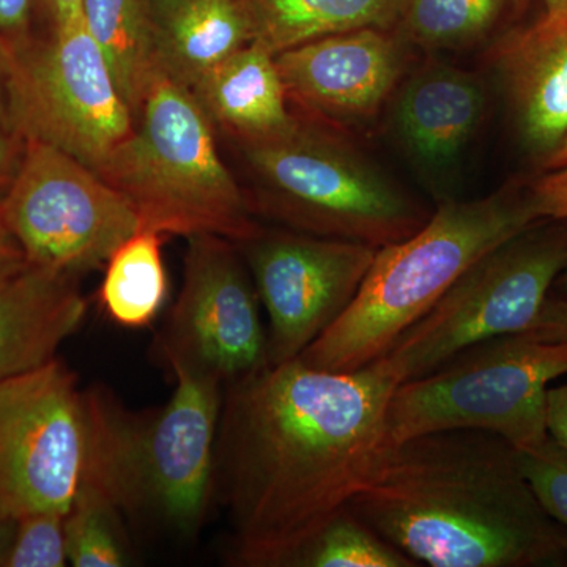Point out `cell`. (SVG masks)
Masks as SVG:
<instances>
[{"label": "cell", "mask_w": 567, "mask_h": 567, "mask_svg": "<svg viewBox=\"0 0 567 567\" xmlns=\"http://www.w3.org/2000/svg\"><path fill=\"white\" fill-rule=\"evenodd\" d=\"M398 386L382 358L350 372L297 358L227 385L215 495L229 514L238 566L284 567L349 506L391 446L388 405Z\"/></svg>", "instance_id": "cell-1"}, {"label": "cell", "mask_w": 567, "mask_h": 567, "mask_svg": "<svg viewBox=\"0 0 567 567\" xmlns=\"http://www.w3.org/2000/svg\"><path fill=\"white\" fill-rule=\"evenodd\" d=\"M349 507L417 566H567L565 528L537 499L520 453L492 432L391 445Z\"/></svg>", "instance_id": "cell-2"}, {"label": "cell", "mask_w": 567, "mask_h": 567, "mask_svg": "<svg viewBox=\"0 0 567 567\" xmlns=\"http://www.w3.org/2000/svg\"><path fill=\"white\" fill-rule=\"evenodd\" d=\"M539 221L529 193L514 186L442 205L415 234L377 249L344 315L298 358L336 372L374 363L476 260Z\"/></svg>", "instance_id": "cell-3"}, {"label": "cell", "mask_w": 567, "mask_h": 567, "mask_svg": "<svg viewBox=\"0 0 567 567\" xmlns=\"http://www.w3.org/2000/svg\"><path fill=\"white\" fill-rule=\"evenodd\" d=\"M95 171L130 200L142 229L237 245L262 230L223 162L207 112L164 70L137 107L132 134Z\"/></svg>", "instance_id": "cell-4"}, {"label": "cell", "mask_w": 567, "mask_h": 567, "mask_svg": "<svg viewBox=\"0 0 567 567\" xmlns=\"http://www.w3.org/2000/svg\"><path fill=\"white\" fill-rule=\"evenodd\" d=\"M563 375L567 342L524 333L487 339L395 388L388 405L390 443L473 429L503 436L520 453L535 450L550 436L548 385Z\"/></svg>", "instance_id": "cell-5"}, {"label": "cell", "mask_w": 567, "mask_h": 567, "mask_svg": "<svg viewBox=\"0 0 567 567\" xmlns=\"http://www.w3.org/2000/svg\"><path fill=\"white\" fill-rule=\"evenodd\" d=\"M262 189V208L293 229L383 248L427 223L398 188L341 141L293 125L238 142Z\"/></svg>", "instance_id": "cell-6"}, {"label": "cell", "mask_w": 567, "mask_h": 567, "mask_svg": "<svg viewBox=\"0 0 567 567\" xmlns=\"http://www.w3.org/2000/svg\"><path fill=\"white\" fill-rule=\"evenodd\" d=\"M566 265V221L533 224L476 260L382 360L401 385L468 347L524 333Z\"/></svg>", "instance_id": "cell-7"}, {"label": "cell", "mask_w": 567, "mask_h": 567, "mask_svg": "<svg viewBox=\"0 0 567 567\" xmlns=\"http://www.w3.org/2000/svg\"><path fill=\"white\" fill-rule=\"evenodd\" d=\"M175 390L152 416L115 409L112 456L123 513L151 514L175 536L203 528L215 494L223 383L169 361Z\"/></svg>", "instance_id": "cell-8"}, {"label": "cell", "mask_w": 567, "mask_h": 567, "mask_svg": "<svg viewBox=\"0 0 567 567\" xmlns=\"http://www.w3.org/2000/svg\"><path fill=\"white\" fill-rule=\"evenodd\" d=\"M10 47L11 132L102 166L132 134L134 115L82 14L55 25L50 40L25 35Z\"/></svg>", "instance_id": "cell-9"}, {"label": "cell", "mask_w": 567, "mask_h": 567, "mask_svg": "<svg viewBox=\"0 0 567 567\" xmlns=\"http://www.w3.org/2000/svg\"><path fill=\"white\" fill-rule=\"evenodd\" d=\"M0 219L31 267L73 278L104 267L142 229L130 200L95 169L39 141H24Z\"/></svg>", "instance_id": "cell-10"}, {"label": "cell", "mask_w": 567, "mask_h": 567, "mask_svg": "<svg viewBox=\"0 0 567 567\" xmlns=\"http://www.w3.org/2000/svg\"><path fill=\"white\" fill-rule=\"evenodd\" d=\"M92 393L54 358L0 382V503L17 517L69 513L87 466Z\"/></svg>", "instance_id": "cell-11"}, {"label": "cell", "mask_w": 567, "mask_h": 567, "mask_svg": "<svg viewBox=\"0 0 567 567\" xmlns=\"http://www.w3.org/2000/svg\"><path fill=\"white\" fill-rule=\"evenodd\" d=\"M259 305L237 244L216 235L189 237L181 295L159 344L164 360L223 385L264 368L268 334Z\"/></svg>", "instance_id": "cell-12"}, {"label": "cell", "mask_w": 567, "mask_h": 567, "mask_svg": "<svg viewBox=\"0 0 567 567\" xmlns=\"http://www.w3.org/2000/svg\"><path fill=\"white\" fill-rule=\"evenodd\" d=\"M270 320L268 364L297 360L357 297L375 246L305 233H264L240 244Z\"/></svg>", "instance_id": "cell-13"}, {"label": "cell", "mask_w": 567, "mask_h": 567, "mask_svg": "<svg viewBox=\"0 0 567 567\" xmlns=\"http://www.w3.org/2000/svg\"><path fill=\"white\" fill-rule=\"evenodd\" d=\"M287 96L339 122L371 117L385 103L404 66L401 44L385 29H360L279 52Z\"/></svg>", "instance_id": "cell-14"}, {"label": "cell", "mask_w": 567, "mask_h": 567, "mask_svg": "<svg viewBox=\"0 0 567 567\" xmlns=\"http://www.w3.org/2000/svg\"><path fill=\"white\" fill-rule=\"evenodd\" d=\"M498 69L522 141L546 162L567 136V17L506 37Z\"/></svg>", "instance_id": "cell-15"}, {"label": "cell", "mask_w": 567, "mask_h": 567, "mask_svg": "<svg viewBox=\"0 0 567 567\" xmlns=\"http://www.w3.org/2000/svg\"><path fill=\"white\" fill-rule=\"evenodd\" d=\"M85 315L73 276L28 265L0 281V382L54 360Z\"/></svg>", "instance_id": "cell-16"}, {"label": "cell", "mask_w": 567, "mask_h": 567, "mask_svg": "<svg viewBox=\"0 0 567 567\" xmlns=\"http://www.w3.org/2000/svg\"><path fill=\"white\" fill-rule=\"evenodd\" d=\"M486 111V92L473 74L434 65L415 74L399 95L394 122L409 151L445 164L472 140Z\"/></svg>", "instance_id": "cell-17"}, {"label": "cell", "mask_w": 567, "mask_h": 567, "mask_svg": "<svg viewBox=\"0 0 567 567\" xmlns=\"http://www.w3.org/2000/svg\"><path fill=\"white\" fill-rule=\"evenodd\" d=\"M192 91L210 121L238 142L265 140L295 123L276 55L257 41L205 73Z\"/></svg>", "instance_id": "cell-18"}, {"label": "cell", "mask_w": 567, "mask_h": 567, "mask_svg": "<svg viewBox=\"0 0 567 567\" xmlns=\"http://www.w3.org/2000/svg\"><path fill=\"white\" fill-rule=\"evenodd\" d=\"M155 22L159 65L193 87L216 65L252 41L251 22L241 0H158Z\"/></svg>", "instance_id": "cell-19"}, {"label": "cell", "mask_w": 567, "mask_h": 567, "mask_svg": "<svg viewBox=\"0 0 567 567\" xmlns=\"http://www.w3.org/2000/svg\"><path fill=\"white\" fill-rule=\"evenodd\" d=\"M252 41L268 51L292 50L309 41L360 29L399 24L406 0H241Z\"/></svg>", "instance_id": "cell-20"}, {"label": "cell", "mask_w": 567, "mask_h": 567, "mask_svg": "<svg viewBox=\"0 0 567 567\" xmlns=\"http://www.w3.org/2000/svg\"><path fill=\"white\" fill-rule=\"evenodd\" d=\"M82 20L99 44L133 115L162 69L155 22L142 0H82Z\"/></svg>", "instance_id": "cell-21"}, {"label": "cell", "mask_w": 567, "mask_h": 567, "mask_svg": "<svg viewBox=\"0 0 567 567\" xmlns=\"http://www.w3.org/2000/svg\"><path fill=\"white\" fill-rule=\"evenodd\" d=\"M102 305L112 322L125 328H144L162 311L167 298L163 234L137 230L118 246L104 265Z\"/></svg>", "instance_id": "cell-22"}, {"label": "cell", "mask_w": 567, "mask_h": 567, "mask_svg": "<svg viewBox=\"0 0 567 567\" xmlns=\"http://www.w3.org/2000/svg\"><path fill=\"white\" fill-rule=\"evenodd\" d=\"M517 0H406L401 25L420 47L462 48L484 39Z\"/></svg>", "instance_id": "cell-23"}, {"label": "cell", "mask_w": 567, "mask_h": 567, "mask_svg": "<svg viewBox=\"0 0 567 567\" xmlns=\"http://www.w3.org/2000/svg\"><path fill=\"white\" fill-rule=\"evenodd\" d=\"M350 509L339 511L287 558L284 567H415Z\"/></svg>", "instance_id": "cell-24"}, {"label": "cell", "mask_w": 567, "mask_h": 567, "mask_svg": "<svg viewBox=\"0 0 567 567\" xmlns=\"http://www.w3.org/2000/svg\"><path fill=\"white\" fill-rule=\"evenodd\" d=\"M121 507L102 488L82 483L65 514L66 554L74 567L128 565Z\"/></svg>", "instance_id": "cell-25"}, {"label": "cell", "mask_w": 567, "mask_h": 567, "mask_svg": "<svg viewBox=\"0 0 567 567\" xmlns=\"http://www.w3.org/2000/svg\"><path fill=\"white\" fill-rule=\"evenodd\" d=\"M66 563L65 514L39 511L18 517L2 567H62Z\"/></svg>", "instance_id": "cell-26"}, {"label": "cell", "mask_w": 567, "mask_h": 567, "mask_svg": "<svg viewBox=\"0 0 567 567\" xmlns=\"http://www.w3.org/2000/svg\"><path fill=\"white\" fill-rule=\"evenodd\" d=\"M520 466L540 505L567 533V447L548 436L543 445L520 453Z\"/></svg>", "instance_id": "cell-27"}, {"label": "cell", "mask_w": 567, "mask_h": 567, "mask_svg": "<svg viewBox=\"0 0 567 567\" xmlns=\"http://www.w3.org/2000/svg\"><path fill=\"white\" fill-rule=\"evenodd\" d=\"M529 199L543 221H566L567 219V166L540 177L529 188Z\"/></svg>", "instance_id": "cell-28"}, {"label": "cell", "mask_w": 567, "mask_h": 567, "mask_svg": "<svg viewBox=\"0 0 567 567\" xmlns=\"http://www.w3.org/2000/svg\"><path fill=\"white\" fill-rule=\"evenodd\" d=\"M524 334L537 341L567 342V300L550 295Z\"/></svg>", "instance_id": "cell-29"}, {"label": "cell", "mask_w": 567, "mask_h": 567, "mask_svg": "<svg viewBox=\"0 0 567 567\" xmlns=\"http://www.w3.org/2000/svg\"><path fill=\"white\" fill-rule=\"evenodd\" d=\"M33 0H0V37L7 41L28 35Z\"/></svg>", "instance_id": "cell-30"}, {"label": "cell", "mask_w": 567, "mask_h": 567, "mask_svg": "<svg viewBox=\"0 0 567 567\" xmlns=\"http://www.w3.org/2000/svg\"><path fill=\"white\" fill-rule=\"evenodd\" d=\"M22 152H24V140L11 130L0 126V200L6 196L17 174Z\"/></svg>", "instance_id": "cell-31"}, {"label": "cell", "mask_w": 567, "mask_h": 567, "mask_svg": "<svg viewBox=\"0 0 567 567\" xmlns=\"http://www.w3.org/2000/svg\"><path fill=\"white\" fill-rule=\"evenodd\" d=\"M547 429L550 439L567 447V383L563 386L548 388Z\"/></svg>", "instance_id": "cell-32"}, {"label": "cell", "mask_w": 567, "mask_h": 567, "mask_svg": "<svg viewBox=\"0 0 567 567\" xmlns=\"http://www.w3.org/2000/svg\"><path fill=\"white\" fill-rule=\"evenodd\" d=\"M28 265L21 246L18 245L13 235L10 234L6 224L0 219V281L20 274Z\"/></svg>", "instance_id": "cell-33"}, {"label": "cell", "mask_w": 567, "mask_h": 567, "mask_svg": "<svg viewBox=\"0 0 567 567\" xmlns=\"http://www.w3.org/2000/svg\"><path fill=\"white\" fill-rule=\"evenodd\" d=\"M11 73L10 41L0 37V126L10 130L9 84Z\"/></svg>", "instance_id": "cell-34"}, {"label": "cell", "mask_w": 567, "mask_h": 567, "mask_svg": "<svg viewBox=\"0 0 567 567\" xmlns=\"http://www.w3.org/2000/svg\"><path fill=\"white\" fill-rule=\"evenodd\" d=\"M43 6L47 7L54 28L82 14V0H43Z\"/></svg>", "instance_id": "cell-35"}, {"label": "cell", "mask_w": 567, "mask_h": 567, "mask_svg": "<svg viewBox=\"0 0 567 567\" xmlns=\"http://www.w3.org/2000/svg\"><path fill=\"white\" fill-rule=\"evenodd\" d=\"M17 520L18 517L0 503V567H2L7 550H9L11 537H13L14 527H17Z\"/></svg>", "instance_id": "cell-36"}, {"label": "cell", "mask_w": 567, "mask_h": 567, "mask_svg": "<svg viewBox=\"0 0 567 567\" xmlns=\"http://www.w3.org/2000/svg\"><path fill=\"white\" fill-rule=\"evenodd\" d=\"M544 166L546 169L554 171L559 169V167L567 166V136L565 141L561 142V145L551 153L550 156L544 162Z\"/></svg>", "instance_id": "cell-37"}, {"label": "cell", "mask_w": 567, "mask_h": 567, "mask_svg": "<svg viewBox=\"0 0 567 567\" xmlns=\"http://www.w3.org/2000/svg\"><path fill=\"white\" fill-rule=\"evenodd\" d=\"M543 3L546 7V17H567V0H543Z\"/></svg>", "instance_id": "cell-38"}, {"label": "cell", "mask_w": 567, "mask_h": 567, "mask_svg": "<svg viewBox=\"0 0 567 567\" xmlns=\"http://www.w3.org/2000/svg\"><path fill=\"white\" fill-rule=\"evenodd\" d=\"M567 224V219H566ZM551 297L563 298V300H567V265L565 270L559 274L557 281H555L554 287H551Z\"/></svg>", "instance_id": "cell-39"}]
</instances>
